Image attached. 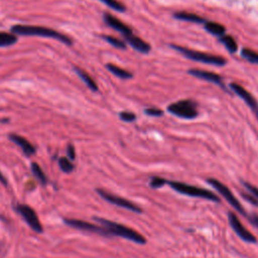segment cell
Returning <instances> with one entry per match:
<instances>
[{
	"label": "cell",
	"mask_w": 258,
	"mask_h": 258,
	"mask_svg": "<svg viewBox=\"0 0 258 258\" xmlns=\"http://www.w3.org/2000/svg\"><path fill=\"white\" fill-rule=\"evenodd\" d=\"M11 32L16 34V35H23V36H41V37H48V38H53L58 41L63 42L67 45H72L73 40L54 30L48 27H43V26H37V25H25V24H16L13 25L11 28Z\"/></svg>",
	"instance_id": "1"
},
{
	"label": "cell",
	"mask_w": 258,
	"mask_h": 258,
	"mask_svg": "<svg viewBox=\"0 0 258 258\" xmlns=\"http://www.w3.org/2000/svg\"><path fill=\"white\" fill-rule=\"evenodd\" d=\"M94 220L97 221L102 227L106 228L111 235H115V236H119L122 238H125L127 240H130L134 243L137 244H145L146 243V239L139 234L138 232H136L133 229H130L124 225L103 219V218H98V217H94Z\"/></svg>",
	"instance_id": "2"
},
{
	"label": "cell",
	"mask_w": 258,
	"mask_h": 258,
	"mask_svg": "<svg viewBox=\"0 0 258 258\" xmlns=\"http://www.w3.org/2000/svg\"><path fill=\"white\" fill-rule=\"evenodd\" d=\"M170 47L177 50L180 54H182L186 58L195 60V61H199V62H203V63H207V64H213V66H217V67H223L227 63V59L221 55L210 54V53L189 49V48L175 45V44H170Z\"/></svg>",
	"instance_id": "3"
},
{
	"label": "cell",
	"mask_w": 258,
	"mask_h": 258,
	"mask_svg": "<svg viewBox=\"0 0 258 258\" xmlns=\"http://www.w3.org/2000/svg\"><path fill=\"white\" fill-rule=\"evenodd\" d=\"M168 185L174 189L175 191L181 194V195H185L188 197H195V198H202V199H206L215 203H219L220 202V198L214 194L213 191L207 189V188H203V187H199L196 185H191V184H187L184 182H180V181H174V180H167Z\"/></svg>",
	"instance_id": "4"
},
{
	"label": "cell",
	"mask_w": 258,
	"mask_h": 258,
	"mask_svg": "<svg viewBox=\"0 0 258 258\" xmlns=\"http://www.w3.org/2000/svg\"><path fill=\"white\" fill-rule=\"evenodd\" d=\"M167 111L181 119L191 120L198 117V103L194 100H180L167 106Z\"/></svg>",
	"instance_id": "5"
},
{
	"label": "cell",
	"mask_w": 258,
	"mask_h": 258,
	"mask_svg": "<svg viewBox=\"0 0 258 258\" xmlns=\"http://www.w3.org/2000/svg\"><path fill=\"white\" fill-rule=\"evenodd\" d=\"M207 182L210 185H212L220 195H222V197H224L226 199V201L234 208V210H236L237 212H239L242 215H245L244 208L242 207V205L240 204L238 199L232 194V191L229 189V187L227 185H225L224 183H222L218 179L212 178V177L208 178Z\"/></svg>",
	"instance_id": "6"
},
{
	"label": "cell",
	"mask_w": 258,
	"mask_h": 258,
	"mask_svg": "<svg viewBox=\"0 0 258 258\" xmlns=\"http://www.w3.org/2000/svg\"><path fill=\"white\" fill-rule=\"evenodd\" d=\"M97 192L100 195V197H102L105 201H107L110 204H113L117 207H120V208H123V209H126V210H129V211H132L134 213H138V214L142 213V210L129 200H126L124 198L115 196V195H113L111 192H108V191H105L104 189H101V188H98Z\"/></svg>",
	"instance_id": "7"
},
{
	"label": "cell",
	"mask_w": 258,
	"mask_h": 258,
	"mask_svg": "<svg viewBox=\"0 0 258 258\" xmlns=\"http://www.w3.org/2000/svg\"><path fill=\"white\" fill-rule=\"evenodd\" d=\"M16 211L33 231H35L36 233H41L43 231L38 217L32 208L27 205L19 204L16 206Z\"/></svg>",
	"instance_id": "8"
},
{
	"label": "cell",
	"mask_w": 258,
	"mask_h": 258,
	"mask_svg": "<svg viewBox=\"0 0 258 258\" xmlns=\"http://www.w3.org/2000/svg\"><path fill=\"white\" fill-rule=\"evenodd\" d=\"M63 222H64L66 225H68L70 227H73V228H76V229H79V230H82V231L97 233L99 235L107 236V237L111 236V233L106 228L98 226V225L91 224V223L86 222V221L76 220V219H64Z\"/></svg>",
	"instance_id": "9"
},
{
	"label": "cell",
	"mask_w": 258,
	"mask_h": 258,
	"mask_svg": "<svg viewBox=\"0 0 258 258\" xmlns=\"http://www.w3.org/2000/svg\"><path fill=\"white\" fill-rule=\"evenodd\" d=\"M228 220H229L231 228L242 240H244L245 242H248V243L256 242V237L243 226V224L240 222L239 218L237 217V215L234 212L228 213Z\"/></svg>",
	"instance_id": "10"
},
{
	"label": "cell",
	"mask_w": 258,
	"mask_h": 258,
	"mask_svg": "<svg viewBox=\"0 0 258 258\" xmlns=\"http://www.w3.org/2000/svg\"><path fill=\"white\" fill-rule=\"evenodd\" d=\"M229 87L234 92L235 95L240 97L246 103V105L251 109V111L256 116V119L258 120V102L251 95V93H249L245 88H243L242 86L238 85L237 83H230Z\"/></svg>",
	"instance_id": "11"
},
{
	"label": "cell",
	"mask_w": 258,
	"mask_h": 258,
	"mask_svg": "<svg viewBox=\"0 0 258 258\" xmlns=\"http://www.w3.org/2000/svg\"><path fill=\"white\" fill-rule=\"evenodd\" d=\"M187 74L191 75L192 77L195 78H198V79H201V80H204V81H207V82H210V83H213L219 87H221L223 90L227 91V88L224 84V81H223V78L218 75V74H215L213 72H207V71H203V70H197V69H190L187 71Z\"/></svg>",
	"instance_id": "12"
},
{
	"label": "cell",
	"mask_w": 258,
	"mask_h": 258,
	"mask_svg": "<svg viewBox=\"0 0 258 258\" xmlns=\"http://www.w3.org/2000/svg\"><path fill=\"white\" fill-rule=\"evenodd\" d=\"M103 20H104V22H105L108 26H110V27H112L113 29H115L116 31L120 32L124 37L133 34L132 29H131L128 25H126L125 23H123L120 19H118L117 17H115L114 15H112V14L109 13V12H105V13L103 14Z\"/></svg>",
	"instance_id": "13"
},
{
	"label": "cell",
	"mask_w": 258,
	"mask_h": 258,
	"mask_svg": "<svg viewBox=\"0 0 258 258\" xmlns=\"http://www.w3.org/2000/svg\"><path fill=\"white\" fill-rule=\"evenodd\" d=\"M8 138H9L10 141H12L16 145H18L22 149L24 154L29 156V155H33L35 153V151H36L35 147L27 139H25L24 137H22V136H20L18 134H15V133H10L8 135Z\"/></svg>",
	"instance_id": "14"
},
{
	"label": "cell",
	"mask_w": 258,
	"mask_h": 258,
	"mask_svg": "<svg viewBox=\"0 0 258 258\" xmlns=\"http://www.w3.org/2000/svg\"><path fill=\"white\" fill-rule=\"evenodd\" d=\"M125 40L128 42V44L133 47L135 50H137L138 52L140 53H148L151 49V46L148 42H146L145 40H143L142 38L134 35V34H131V35H128L126 37H124Z\"/></svg>",
	"instance_id": "15"
},
{
	"label": "cell",
	"mask_w": 258,
	"mask_h": 258,
	"mask_svg": "<svg viewBox=\"0 0 258 258\" xmlns=\"http://www.w3.org/2000/svg\"><path fill=\"white\" fill-rule=\"evenodd\" d=\"M173 17L177 20H182V21H187V22H192V23H198V24H204L207 19L204 17L195 14V13H189L185 11H179V12H174Z\"/></svg>",
	"instance_id": "16"
},
{
	"label": "cell",
	"mask_w": 258,
	"mask_h": 258,
	"mask_svg": "<svg viewBox=\"0 0 258 258\" xmlns=\"http://www.w3.org/2000/svg\"><path fill=\"white\" fill-rule=\"evenodd\" d=\"M204 28L206 29V31L217 36L218 38L221 37L222 35L226 34V27L224 25H222L221 23H218V22L211 21V20H207L204 23Z\"/></svg>",
	"instance_id": "17"
},
{
	"label": "cell",
	"mask_w": 258,
	"mask_h": 258,
	"mask_svg": "<svg viewBox=\"0 0 258 258\" xmlns=\"http://www.w3.org/2000/svg\"><path fill=\"white\" fill-rule=\"evenodd\" d=\"M74 71H75V73L78 75V77L84 82V84H85L91 91L97 92V91L99 90L97 83L90 77V75H89L87 72L83 71L82 69H80V68H78V67H75V68H74Z\"/></svg>",
	"instance_id": "18"
},
{
	"label": "cell",
	"mask_w": 258,
	"mask_h": 258,
	"mask_svg": "<svg viewBox=\"0 0 258 258\" xmlns=\"http://www.w3.org/2000/svg\"><path fill=\"white\" fill-rule=\"evenodd\" d=\"M219 41L226 47L230 53H235L238 50V44L235 38L230 34H224L219 37Z\"/></svg>",
	"instance_id": "19"
},
{
	"label": "cell",
	"mask_w": 258,
	"mask_h": 258,
	"mask_svg": "<svg viewBox=\"0 0 258 258\" xmlns=\"http://www.w3.org/2000/svg\"><path fill=\"white\" fill-rule=\"evenodd\" d=\"M106 69L119 79L129 80V79L133 78V75L130 72H128L126 70H123V69H121V68H119V67H117L113 63H106Z\"/></svg>",
	"instance_id": "20"
},
{
	"label": "cell",
	"mask_w": 258,
	"mask_h": 258,
	"mask_svg": "<svg viewBox=\"0 0 258 258\" xmlns=\"http://www.w3.org/2000/svg\"><path fill=\"white\" fill-rule=\"evenodd\" d=\"M18 40V37L14 33H8V32H3L0 31V47H6V46H11L15 44Z\"/></svg>",
	"instance_id": "21"
},
{
	"label": "cell",
	"mask_w": 258,
	"mask_h": 258,
	"mask_svg": "<svg viewBox=\"0 0 258 258\" xmlns=\"http://www.w3.org/2000/svg\"><path fill=\"white\" fill-rule=\"evenodd\" d=\"M31 171L34 175V177L43 185H45L47 183V178H46V175L44 174V172L42 171L41 167L36 163V162H32L31 163Z\"/></svg>",
	"instance_id": "22"
},
{
	"label": "cell",
	"mask_w": 258,
	"mask_h": 258,
	"mask_svg": "<svg viewBox=\"0 0 258 258\" xmlns=\"http://www.w3.org/2000/svg\"><path fill=\"white\" fill-rule=\"evenodd\" d=\"M240 54L247 61H249L251 63L258 64V52L254 51L253 49H250V48H247V47H243L241 49Z\"/></svg>",
	"instance_id": "23"
},
{
	"label": "cell",
	"mask_w": 258,
	"mask_h": 258,
	"mask_svg": "<svg viewBox=\"0 0 258 258\" xmlns=\"http://www.w3.org/2000/svg\"><path fill=\"white\" fill-rule=\"evenodd\" d=\"M58 165H59V168L63 171V172H72L75 168V165L73 164L72 160L69 159L68 157H60L58 159Z\"/></svg>",
	"instance_id": "24"
},
{
	"label": "cell",
	"mask_w": 258,
	"mask_h": 258,
	"mask_svg": "<svg viewBox=\"0 0 258 258\" xmlns=\"http://www.w3.org/2000/svg\"><path fill=\"white\" fill-rule=\"evenodd\" d=\"M103 38H104L108 43H110L111 45H113V46L116 47V48L125 49V48L127 47L126 43H125L123 40H121V39H119V38H117V37H113V36H109V35H104Z\"/></svg>",
	"instance_id": "25"
},
{
	"label": "cell",
	"mask_w": 258,
	"mask_h": 258,
	"mask_svg": "<svg viewBox=\"0 0 258 258\" xmlns=\"http://www.w3.org/2000/svg\"><path fill=\"white\" fill-rule=\"evenodd\" d=\"M101 2L105 3L108 7H110L111 9L118 11V12H124L126 10V7L124 6V4H122L120 1L118 0H100Z\"/></svg>",
	"instance_id": "26"
},
{
	"label": "cell",
	"mask_w": 258,
	"mask_h": 258,
	"mask_svg": "<svg viewBox=\"0 0 258 258\" xmlns=\"http://www.w3.org/2000/svg\"><path fill=\"white\" fill-rule=\"evenodd\" d=\"M165 183H167V180L162 178V177H159V176H153L151 177L150 179V182H149V185L152 187V188H159L161 186H163Z\"/></svg>",
	"instance_id": "27"
},
{
	"label": "cell",
	"mask_w": 258,
	"mask_h": 258,
	"mask_svg": "<svg viewBox=\"0 0 258 258\" xmlns=\"http://www.w3.org/2000/svg\"><path fill=\"white\" fill-rule=\"evenodd\" d=\"M119 118L124 122H133L136 120V115L129 111H122L119 113Z\"/></svg>",
	"instance_id": "28"
},
{
	"label": "cell",
	"mask_w": 258,
	"mask_h": 258,
	"mask_svg": "<svg viewBox=\"0 0 258 258\" xmlns=\"http://www.w3.org/2000/svg\"><path fill=\"white\" fill-rule=\"evenodd\" d=\"M144 113L148 116H152V117H160L163 115V111L161 109L158 108H146L144 109Z\"/></svg>",
	"instance_id": "29"
},
{
	"label": "cell",
	"mask_w": 258,
	"mask_h": 258,
	"mask_svg": "<svg viewBox=\"0 0 258 258\" xmlns=\"http://www.w3.org/2000/svg\"><path fill=\"white\" fill-rule=\"evenodd\" d=\"M241 183L248 189V191H249L250 194H252V195L258 200V187H256V186H254L253 184H251V183H249V182H246V181H244V180H242Z\"/></svg>",
	"instance_id": "30"
},
{
	"label": "cell",
	"mask_w": 258,
	"mask_h": 258,
	"mask_svg": "<svg viewBox=\"0 0 258 258\" xmlns=\"http://www.w3.org/2000/svg\"><path fill=\"white\" fill-rule=\"evenodd\" d=\"M241 196H242L246 201H248L250 204H252L253 206H258V201H257V199H256L252 194H250V192H242Z\"/></svg>",
	"instance_id": "31"
},
{
	"label": "cell",
	"mask_w": 258,
	"mask_h": 258,
	"mask_svg": "<svg viewBox=\"0 0 258 258\" xmlns=\"http://www.w3.org/2000/svg\"><path fill=\"white\" fill-rule=\"evenodd\" d=\"M67 157L71 160H74L76 158V150L74 145L71 143L67 145Z\"/></svg>",
	"instance_id": "32"
},
{
	"label": "cell",
	"mask_w": 258,
	"mask_h": 258,
	"mask_svg": "<svg viewBox=\"0 0 258 258\" xmlns=\"http://www.w3.org/2000/svg\"><path fill=\"white\" fill-rule=\"evenodd\" d=\"M248 221L255 227L258 229V215L256 214H250L248 216Z\"/></svg>",
	"instance_id": "33"
},
{
	"label": "cell",
	"mask_w": 258,
	"mask_h": 258,
	"mask_svg": "<svg viewBox=\"0 0 258 258\" xmlns=\"http://www.w3.org/2000/svg\"><path fill=\"white\" fill-rule=\"evenodd\" d=\"M0 181H1L3 184H7L6 178H5V177H4V175L1 173V171H0Z\"/></svg>",
	"instance_id": "34"
},
{
	"label": "cell",
	"mask_w": 258,
	"mask_h": 258,
	"mask_svg": "<svg viewBox=\"0 0 258 258\" xmlns=\"http://www.w3.org/2000/svg\"><path fill=\"white\" fill-rule=\"evenodd\" d=\"M9 121V119H2V120H0V122H8Z\"/></svg>",
	"instance_id": "35"
}]
</instances>
